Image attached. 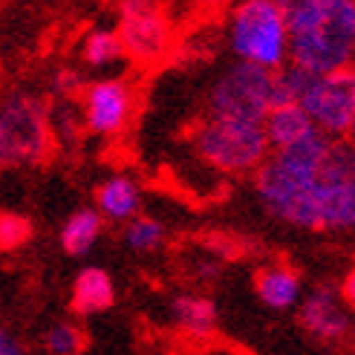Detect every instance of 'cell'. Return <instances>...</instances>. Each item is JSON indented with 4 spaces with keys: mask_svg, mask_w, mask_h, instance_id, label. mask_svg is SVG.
<instances>
[{
    "mask_svg": "<svg viewBox=\"0 0 355 355\" xmlns=\"http://www.w3.org/2000/svg\"><path fill=\"white\" fill-rule=\"evenodd\" d=\"M254 197L272 220L300 232H355V176L349 141L312 133L272 150L254 173Z\"/></svg>",
    "mask_w": 355,
    "mask_h": 355,
    "instance_id": "6da1fadb",
    "label": "cell"
},
{
    "mask_svg": "<svg viewBox=\"0 0 355 355\" xmlns=\"http://www.w3.org/2000/svg\"><path fill=\"white\" fill-rule=\"evenodd\" d=\"M289 64L306 73L355 67V0H304L286 12Z\"/></svg>",
    "mask_w": 355,
    "mask_h": 355,
    "instance_id": "7a4b0ae2",
    "label": "cell"
},
{
    "mask_svg": "<svg viewBox=\"0 0 355 355\" xmlns=\"http://www.w3.org/2000/svg\"><path fill=\"white\" fill-rule=\"evenodd\" d=\"M275 81L277 104H300L318 133L347 141L355 119V67L335 73H306L295 64H286L275 73Z\"/></svg>",
    "mask_w": 355,
    "mask_h": 355,
    "instance_id": "3957f363",
    "label": "cell"
},
{
    "mask_svg": "<svg viewBox=\"0 0 355 355\" xmlns=\"http://www.w3.org/2000/svg\"><path fill=\"white\" fill-rule=\"evenodd\" d=\"M223 41L234 61L269 73L289 64V26L275 0H234L225 12Z\"/></svg>",
    "mask_w": 355,
    "mask_h": 355,
    "instance_id": "277c9868",
    "label": "cell"
},
{
    "mask_svg": "<svg viewBox=\"0 0 355 355\" xmlns=\"http://www.w3.org/2000/svg\"><path fill=\"white\" fill-rule=\"evenodd\" d=\"M191 150L202 165L225 176H254L272 153L263 124L211 116L191 128Z\"/></svg>",
    "mask_w": 355,
    "mask_h": 355,
    "instance_id": "5b68a950",
    "label": "cell"
},
{
    "mask_svg": "<svg viewBox=\"0 0 355 355\" xmlns=\"http://www.w3.org/2000/svg\"><path fill=\"white\" fill-rule=\"evenodd\" d=\"M0 141L6 165H44L55 150L49 130V104L24 87H6L0 93Z\"/></svg>",
    "mask_w": 355,
    "mask_h": 355,
    "instance_id": "8992f818",
    "label": "cell"
},
{
    "mask_svg": "<svg viewBox=\"0 0 355 355\" xmlns=\"http://www.w3.org/2000/svg\"><path fill=\"white\" fill-rule=\"evenodd\" d=\"M277 104L275 73L243 61H232L220 76H214L205 93V116L263 124Z\"/></svg>",
    "mask_w": 355,
    "mask_h": 355,
    "instance_id": "52a82bcc",
    "label": "cell"
},
{
    "mask_svg": "<svg viewBox=\"0 0 355 355\" xmlns=\"http://www.w3.org/2000/svg\"><path fill=\"white\" fill-rule=\"evenodd\" d=\"M119 41L130 64L148 69L176 52V29L162 0H119Z\"/></svg>",
    "mask_w": 355,
    "mask_h": 355,
    "instance_id": "ba28073f",
    "label": "cell"
},
{
    "mask_svg": "<svg viewBox=\"0 0 355 355\" xmlns=\"http://www.w3.org/2000/svg\"><path fill=\"white\" fill-rule=\"evenodd\" d=\"M136 87L128 78H98L84 84L78 96V107L84 119V130L98 139H116L130 128L136 113Z\"/></svg>",
    "mask_w": 355,
    "mask_h": 355,
    "instance_id": "9c48e42d",
    "label": "cell"
},
{
    "mask_svg": "<svg viewBox=\"0 0 355 355\" xmlns=\"http://www.w3.org/2000/svg\"><path fill=\"white\" fill-rule=\"evenodd\" d=\"M297 321L318 341H341L352 332V315L344 306L338 289L318 283L297 304Z\"/></svg>",
    "mask_w": 355,
    "mask_h": 355,
    "instance_id": "30bf717a",
    "label": "cell"
},
{
    "mask_svg": "<svg viewBox=\"0 0 355 355\" xmlns=\"http://www.w3.org/2000/svg\"><path fill=\"white\" fill-rule=\"evenodd\" d=\"M116 304V283L101 266H84L69 289V309L78 318H96L110 312Z\"/></svg>",
    "mask_w": 355,
    "mask_h": 355,
    "instance_id": "8fae6325",
    "label": "cell"
},
{
    "mask_svg": "<svg viewBox=\"0 0 355 355\" xmlns=\"http://www.w3.org/2000/svg\"><path fill=\"white\" fill-rule=\"evenodd\" d=\"M171 321L191 341H205L217 332L220 312L211 297L200 292H182L171 300Z\"/></svg>",
    "mask_w": 355,
    "mask_h": 355,
    "instance_id": "7c38bea8",
    "label": "cell"
},
{
    "mask_svg": "<svg viewBox=\"0 0 355 355\" xmlns=\"http://www.w3.org/2000/svg\"><path fill=\"white\" fill-rule=\"evenodd\" d=\"M141 208V185L130 173H113L96 188V211L104 223H128Z\"/></svg>",
    "mask_w": 355,
    "mask_h": 355,
    "instance_id": "4fadbf2b",
    "label": "cell"
},
{
    "mask_svg": "<svg viewBox=\"0 0 355 355\" xmlns=\"http://www.w3.org/2000/svg\"><path fill=\"white\" fill-rule=\"evenodd\" d=\"M254 292L269 309L286 312V309H295L300 304V297H304V280H300V275L295 269H289V266L272 263L257 272Z\"/></svg>",
    "mask_w": 355,
    "mask_h": 355,
    "instance_id": "5bb4252c",
    "label": "cell"
},
{
    "mask_svg": "<svg viewBox=\"0 0 355 355\" xmlns=\"http://www.w3.org/2000/svg\"><path fill=\"white\" fill-rule=\"evenodd\" d=\"M263 133L272 150H283L297 145L300 139H306L315 133V124L304 113V107L295 101H280L269 110V116L263 119Z\"/></svg>",
    "mask_w": 355,
    "mask_h": 355,
    "instance_id": "9a60e30c",
    "label": "cell"
},
{
    "mask_svg": "<svg viewBox=\"0 0 355 355\" xmlns=\"http://www.w3.org/2000/svg\"><path fill=\"white\" fill-rule=\"evenodd\" d=\"M104 234V220L96 208H78L73 211L61 225V248L69 257H87L96 248Z\"/></svg>",
    "mask_w": 355,
    "mask_h": 355,
    "instance_id": "2e32d148",
    "label": "cell"
},
{
    "mask_svg": "<svg viewBox=\"0 0 355 355\" xmlns=\"http://www.w3.org/2000/svg\"><path fill=\"white\" fill-rule=\"evenodd\" d=\"M49 104V130H52V141L55 148H78L84 130V119H81V107L78 98H52Z\"/></svg>",
    "mask_w": 355,
    "mask_h": 355,
    "instance_id": "e0dca14e",
    "label": "cell"
},
{
    "mask_svg": "<svg viewBox=\"0 0 355 355\" xmlns=\"http://www.w3.org/2000/svg\"><path fill=\"white\" fill-rule=\"evenodd\" d=\"M124 58L119 32L113 26H96L81 41V61L93 69H110Z\"/></svg>",
    "mask_w": 355,
    "mask_h": 355,
    "instance_id": "ac0fdd59",
    "label": "cell"
},
{
    "mask_svg": "<svg viewBox=\"0 0 355 355\" xmlns=\"http://www.w3.org/2000/svg\"><path fill=\"white\" fill-rule=\"evenodd\" d=\"M121 240L124 245L130 248L136 254H150V252H159L168 240V232L162 220L156 217H148V214H136L133 220L124 223V232H121Z\"/></svg>",
    "mask_w": 355,
    "mask_h": 355,
    "instance_id": "d6986e66",
    "label": "cell"
},
{
    "mask_svg": "<svg viewBox=\"0 0 355 355\" xmlns=\"http://www.w3.org/2000/svg\"><path fill=\"white\" fill-rule=\"evenodd\" d=\"M87 338L76 321H58L44 332V349L49 355H81Z\"/></svg>",
    "mask_w": 355,
    "mask_h": 355,
    "instance_id": "ffe728a7",
    "label": "cell"
},
{
    "mask_svg": "<svg viewBox=\"0 0 355 355\" xmlns=\"http://www.w3.org/2000/svg\"><path fill=\"white\" fill-rule=\"evenodd\" d=\"M32 240V220L17 211H0V252H17Z\"/></svg>",
    "mask_w": 355,
    "mask_h": 355,
    "instance_id": "44dd1931",
    "label": "cell"
},
{
    "mask_svg": "<svg viewBox=\"0 0 355 355\" xmlns=\"http://www.w3.org/2000/svg\"><path fill=\"white\" fill-rule=\"evenodd\" d=\"M202 248L208 257H214L217 263H234L248 254V243L240 234H225V232H211L202 237Z\"/></svg>",
    "mask_w": 355,
    "mask_h": 355,
    "instance_id": "7402d4cb",
    "label": "cell"
},
{
    "mask_svg": "<svg viewBox=\"0 0 355 355\" xmlns=\"http://www.w3.org/2000/svg\"><path fill=\"white\" fill-rule=\"evenodd\" d=\"M84 90V78L78 69L73 67H61L49 76V93L52 98H78Z\"/></svg>",
    "mask_w": 355,
    "mask_h": 355,
    "instance_id": "603a6c76",
    "label": "cell"
},
{
    "mask_svg": "<svg viewBox=\"0 0 355 355\" xmlns=\"http://www.w3.org/2000/svg\"><path fill=\"white\" fill-rule=\"evenodd\" d=\"M338 295H341V300H344V306L355 315V266L344 275L341 286H338Z\"/></svg>",
    "mask_w": 355,
    "mask_h": 355,
    "instance_id": "cb8c5ba5",
    "label": "cell"
},
{
    "mask_svg": "<svg viewBox=\"0 0 355 355\" xmlns=\"http://www.w3.org/2000/svg\"><path fill=\"white\" fill-rule=\"evenodd\" d=\"M220 272H223V263H217L214 257L205 254L202 260H197V277H200V280H217Z\"/></svg>",
    "mask_w": 355,
    "mask_h": 355,
    "instance_id": "d4e9b609",
    "label": "cell"
},
{
    "mask_svg": "<svg viewBox=\"0 0 355 355\" xmlns=\"http://www.w3.org/2000/svg\"><path fill=\"white\" fill-rule=\"evenodd\" d=\"M0 355H26L24 344L17 341L9 329H3V327H0Z\"/></svg>",
    "mask_w": 355,
    "mask_h": 355,
    "instance_id": "484cf974",
    "label": "cell"
},
{
    "mask_svg": "<svg viewBox=\"0 0 355 355\" xmlns=\"http://www.w3.org/2000/svg\"><path fill=\"white\" fill-rule=\"evenodd\" d=\"M193 6H197L200 12H220V9H228L234 3V0H191Z\"/></svg>",
    "mask_w": 355,
    "mask_h": 355,
    "instance_id": "4316f807",
    "label": "cell"
},
{
    "mask_svg": "<svg viewBox=\"0 0 355 355\" xmlns=\"http://www.w3.org/2000/svg\"><path fill=\"white\" fill-rule=\"evenodd\" d=\"M349 165H352V176H355V145H349Z\"/></svg>",
    "mask_w": 355,
    "mask_h": 355,
    "instance_id": "83f0119b",
    "label": "cell"
},
{
    "mask_svg": "<svg viewBox=\"0 0 355 355\" xmlns=\"http://www.w3.org/2000/svg\"><path fill=\"white\" fill-rule=\"evenodd\" d=\"M349 145H355V119H352V128H349V136H347Z\"/></svg>",
    "mask_w": 355,
    "mask_h": 355,
    "instance_id": "f1b7e54d",
    "label": "cell"
},
{
    "mask_svg": "<svg viewBox=\"0 0 355 355\" xmlns=\"http://www.w3.org/2000/svg\"><path fill=\"white\" fill-rule=\"evenodd\" d=\"M6 165V153H3V141H0V168Z\"/></svg>",
    "mask_w": 355,
    "mask_h": 355,
    "instance_id": "f546056e",
    "label": "cell"
},
{
    "mask_svg": "<svg viewBox=\"0 0 355 355\" xmlns=\"http://www.w3.org/2000/svg\"><path fill=\"white\" fill-rule=\"evenodd\" d=\"M116 3H119V0H116Z\"/></svg>",
    "mask_w": 355,
    "mask_h": 355,
    "instance_id": "4dcf8cb0",
    "label": "cell"
}]
</instances>
